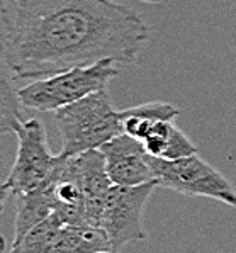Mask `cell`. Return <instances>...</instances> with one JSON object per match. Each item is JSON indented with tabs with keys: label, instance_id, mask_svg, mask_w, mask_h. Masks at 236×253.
<instances>
[{
	"label": "cell",
	"instance_id": "cell-15",
	"mask_svg": "<svg viewBox=\"0 0 236 253\" xmlns=\"http://www.w3.org/2000/svg\"><path fill=\"white\" fill-rule=\"evenodd\" d=\"M146 2H158V0H146Z\"/></svg>",
	"mask_w": 236,
	"mask_h": 253
},
{
	"label": "cell",
	"instance_id": "cell-13",
	"mask_svg": "<svg viewBox=\"0 0 236 253\" xmlns=\"http://www.w3.org/2000/svg\"><path fill=\"white\" fill-rule=\"evenodd\" d=\"M0 253H14L12 245H9L3 236H0Z\"/></svg>",
	"mask_w": 236,
	"mask_h": 253
},
{
	"label": "cell",
	"instance_id": "cell-10",
	"mask_svg": "<svg viewBox=\"0 0 236 253\" xmlns=\"http://www.w3.org/2000/svg\"><path fill=\"white\" fill-rule=\"evenodd\" d=\"M104 250L112 248L102 229L65 224L56 233L49 253H97Z\"/></svg>",
	"mask_w": 236,
	"mask_h": 253
},
{
	"label": "cell",
	"instance_id": "cell-1",
	"mask_svg": "<svg viewBox=\"0 0 236 253\" xmlns=\"http://www.w3.org/2000/svg\"><path fill=\"white\" fill-rule=\"evenodd\" d=\"M150 31L112 0H12L7 56L15 80L114 60L136 63Z\"/></svg>",
	"mask_w": 236,
	"mask_h": 253
},
{
	"label": "cell",
	"instance_id": "cell-14",
	"mask_svg": "<svg viewBox=\"0 0 236 253\" xmlns=\"http://www.w3.org/2000/svg\"><path fill=\"white\" fill-rule=\"evenodd\" d=\"M97 253H119V252H112V250H104V252H97Z\"/></svg>",
	"mask_w": 236,
	"mask_h": 253
},
{
	"label": "cell",
	"instance_id": "cell-9",
	"mask_svg": "<svg viewBox=\"0 0 236 253\" xmlns=\"http://www.w3.org/2000/svg\"><path fill=\"white\" fill-rule=\"evenodd\" d=\"M55 209L53 201L51 177L36 189L17 196V212H15V229L12 243L19 241L28 231L51 216Z\"/></svg>",
	"mask_w": 236,
	"mask_h": 253
},
{
	"label": "cell",
	"instance_id": "cell-11",
	"mask_svg": "<svg viewBox=\"0 0 236 253\" xmlns=\"http://www.w3.org/2000/svg\"><path fill=\"white\" fill-rule=\"evenodd\" d=\"M61 226H65L63 221L55 214H51L42 223L26 233L19 241L12 243L14 253H49L53 241L56 238V233L60 231Z\"/></svg>",
	"mask_w": 236,
	"mask_h": 253
},
{
	"label": "cell",
	"instance_id": "cell-7",
	"mask_svg": "<svg viewBox=\"0 0 236 253\" xmlns=\"http://www.w3.org/2000/svg\"><path fill=\"white\" fill-rule=\"evenodd\" d=\"M106 158V170L112 185L134 187L155 180L148 153L141 141L119 134L99 148Z\"/></svg>",
	"mask_w": 236,
	"mask_h": 253
},
{
	"label": "cell",
	"instance_id": "cell-6",
	"mask_svg": "<svg viewBox=\"0 0 236 253\" xmlns=\"http://www.w3.org/2000/svg\"><path fill=\"white\" fill-rule=\"evenodd\" d=\"M19 146L5 184L15 197L44 184L58 169L61 155H51L41 119H28L17 129Z\"/></svg>",
	"mask_w": 236,
	"mask_h": 253
},
{
	"label": "cell",
	"instance_id": "cell-12",
	"mask_svg": "<svg viewBox=\"0 0 236 253\" xmlns=\"http://www.w3.org/2000/svg\"><path fill=\"white\" fill-rule=\"evenodd\" d=\"M9 194H10V190H9V187H7L5 182H0V212H2L3 204H5Z\"/></svg>",
	"mask_w": 236,
	"mask_h": 253
},
{
	"label": "cell",
	"instance_id": "cell-8",
	"mask_svg": "<svg viewBox=\"0 0 236 253\" xmlns=\"http://www.w3.org/2000/svg\"><path fill=\"white\" fill-rule=\"evenodd\" d=\"M10 3L12 0H0V134L17 133L24 123L19 88L9 65L7 42L10 27Z\"/></svg>",
	"mask_w": 236,
	"mask_h": 253
},
{
	"label": "cell",
	"instance_id": "cell-5",
	"mask_svg": "<svg viewBox=\"0 0 236 253\" xmlns=\"http://www.w3.org/2000/svg\"><path fill=\"white\" fill-rule=\"evenodd\" d=\"M155 187H158L157 180L134 187H111L100 211L97 228L106 233L112 252H121V248L131 241L146 238L143 212Z\"/></svg>",
	"mask_w": 236,
	"mask_h": 253
},
{
	"label": "cell",
	"instance_id": "cell-2",
	"mask_svg": "<svg viewBox=\"0 0 236 253\" xmlns=\"http://www.w3.org/2000/svg\"><path fill=\"white\" fill-rule=\"evenodd\" d=\"M61 134V157H75L97 150L122 134L121 111L112 107L109 92L99 90L53 112Z\"/></svg>",
	"mask_w": 236,
	"mask_h": 253
},
{
	"label": "cell",
	"instance_id": "cell-3",
	"mask_svg": "<svg viewBox=\"0 0 236 253\" xmlns=\"http://www.w3.org/2000/svg\"><path fill=\"white\" fill-rule=\"evenodd\" d=\"M119 65L114 60H100L94 65L72 68L56 75L38 79L19 88L22 107L39 112H55L94 92L106 90L111 80L118 77Z\"/></svg>",
	"mask_w": 236,
	"mask_h": 253
},
{
	"label": "cell",
	"instance_id": "cell-4",
	"mask_svg": "<svg viewBox=\"0 0 236 253\" xmlns=\"http://www.w3.org/2000/svg\"><path fill=\"white\" fill-rule=\"evenodd\" d=\"M148 163L158 187L189 197H207L236 206V190L231 182L197 153L177 160H163L148 155Z\"/></svg>",
	"mask_w": 236,
	"mask_h": 253
}]
</instances>
